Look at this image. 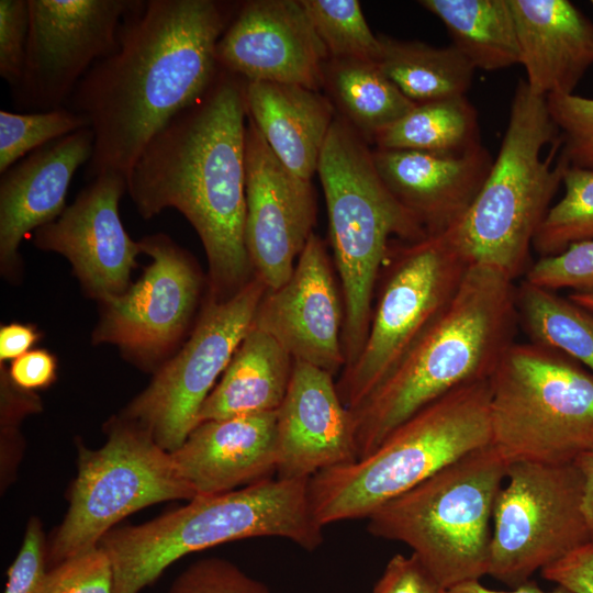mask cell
Masks as SVG:
<instances>
[{"mask_svg": "<svg viewBox=\"0 0 593 593\" xmlns=\"http://www.w3.org/2000/svg\"><path fill=\"white\" fill-rule=\"evenodd\" d=\"M236 11L216 0H134L118 48L90 68L66 105L94 135L87 179L127 178L149 141L209 90L221 70L217 42Z\"/></svg>", "mask_w": 593, "mask_h": 593, "instance_id": "cell-1", "label": "cell"}, {"mask_svg": "<svg viewBox=\"0 0 593 593\" xmlns=\"http://www.w3.org/2000/svg\"><path fill=\"white\" fill-rule=\"evenodd\" d=\"M246 80L221 69L197 101L149 141L126 178L143 219L174 208L193 226L209 265V299L254 277L245 243Z\"/></svg>", "mask_w": 593, "mask_h": 593, "instance_id": "cell-2", "label": "cell"}, {"mask_svg": "<svg viewBox=\"0 0 593 593\" xmlns=\"http://www.w3.org/2000/svg\"><path fill=\"white\" fill-rule=\"evenodd\" d=\"M518 328L515 281L497 267L471 264L445 311L379 387L350 411L358 459L451 390L490 379Z\"/></svg>", "mask_w": 593, "mask_h": 593, "instance_id": "cell-3", "label": "cell"}, {"mask_svg": "<svg viewBox=\"0 0 593 593\" xmlns=\"http://www.w3.org/2000/svg\"><path fill=\"white\" fill-rule=\"evenodd\" d=\"M309 482L269 478L197 496L143 524L112 528L99 546L113 567L114 593H139L183 556L233 540L280 537L315 550L323 527L313 516Z\"/></svg>", "mask_w": 593, "mask_h": 593, "instance_id": "cell-4", "label": "cell"}, {"mask_svg": "<svg viewBox=\"0 0 593 593\" xmlns=\"http://www.w3.org/2000/svg\"><path fill=\"white\" fill-rule=\"evenodd\" d=\"M317 174L345 309V369L365 346L392 237L412 242L428 234L387 188L366 139L342 116H336L331 126Z\"/></svg>", "mask_w": 593, "mask_h": 593, "instance_id": "cell-5", "label": "cell"}, {"mask_svg": "<svg viewBox=\"0 0 593 593\" xmlns=\"http://www.w3.org/2000/svg\"><path fill=\"white\" fill-rule=\"evenodd\" d=\"M546 97L516 86L497 156L451 233L470 264L497 267L514 281L532 266L534 236L569 168Z\"/></svg>", "mask_w": 593, "mask_h": 593, "instance_id": "cell-6", "label": "cell"}, {"mask_svg": "<svg viewBox=\"0 0 593 593\" xmlns=\"http://www.w3.org/2000/svg\"><path fill=\"white\" fill-rule=\"evenodd\" d=\"M489 379L465 383L398 426L370 455L310 478L321 527L368 518L461 457L490 445Z\"/></svg>", "mask_w": 593, "mask_h": 593, "instance_id": "cell-7", "label": "cell"}, {"mask_svg": "<svg viewBox=\"0 0 593 593\" xmlns=\"http://www.w3.org/2000/svg\"><path fill=\"white\" fill-rule=\"evenodd\" d=\"M506 461L488 445L445 467L368 516L374 537L411 548L444 588L488 574L494 504Z\"/></svg>", "mask_w": 593, "mask_h": 593, "instance_id": "cell-8", "label": "cell"}, {"mask_svg": "<svg viewBox=\"0 0 593 593\" xmlns=\"http://www.w3.org/2000/svg\"><path fill=\"white\" fill-rule=\"evenodd\" d=\"M489 383L490 445L507 465L569 463L593 449V372L573 358L515 340Z\"/></svg>", "mask_w": 593, "mask_h": 593, "instance_id": "cell-9", "label": "cell"}, {"mask_svg": "<svg viewBox=\"0 0 593 593\" xmlns=\"http://www.w3.org/2000/svg\"><path fill=\"white\" fill-rule=\"evenodd\" d=\"M470 265L450 230L403 242L396 248L391 245L365 346L336 383L348 410L359 406L379 387L445 311Z\"/></svg>", "mask_w": 593, "mask_h": 593, "instance_id": "cell-10", "label": "cell"}, {"mask_svg": "<svg viewBox=\"0 0 593 593\" xmlns=\"http://www.w3.org/2000/svg\"><path fill=\"white\" fill-rule=\"evenodd\" d=\"M98 449L78 446V472L68 511L47 547V566L99 545L127 515L170 500L197 495L179 473L171 452L136 423L112 417Z\"/></svg>", "mask_w": 593, "mask_h": 593, "instance_id": "cell-11", "label": "cell"}, {"mask_svg": "<svg viewBox=\"0 0 593 593\" xmlns=\"http://www.w3.org/2000/svg\"><path fill=\"white\" fill-rule=\"evenodd\" d=\"M493 510L488 574L517 588L590 544L577 465L512 462Z\"/></svg>", "mask_w": 593, "mask_h": 593, "instance_id": "cell-12", "label": "cell"}, {"mask_svg": "<svg viewBox=\"0 0 593 593\" xmlns=\"http://www.w3.org/2000/svg\"><path fill=\"white\" fill-rule=\"evenodd\" d=\"M266 291L255 276L224 301L208 298L189 339L120 415L144 428L164 450H177L198 425L202 404L251 327Z\"/></svg>", "mask_w": 593, "mask_h": 593, "instance_id": "cell-13", "label": "cell"}, {"mask_svg": "<svg viewBox=\"0 0 593 593\" xmlns=\"http://www.w3.org/2000/svg\"><path fill=\"white\" fill-rule=\"evenodd\" d=\"M134 0H29L30 26L18 109L67 105L90 68L118 48L123 16Z\"/></svg>", "mask_w": 593, "mask_h": 593, "instance_id": "cell-14", "label": "cell"}, {"mask_svg": "<svg viewBox=\"0 0 593 593\" xmlns=\"http://www.w3.org/2000/svg\"><path fill=\"white\" fill-rule=\"evenodd\" d=\"M138 242L152 261L125 292L101 302L92 342L116 345L135 361L150 366L184 335L202 277L190 255L169 236L153 234Z\"/></svg>", "mask_w": 593, "mask_h": 593, "instance_id": "cell-15", "label": "cell"}, {"mask_svg": "<svg viewBox=\"0 0 593 593\" xmlns=\"http://www.w3.org/2000/svg\"><path fill=\"white\" fill-rule=\"evenodd\" d=\"M247 119L245 243L254 275L275 290L289 280L313 234L316 199L311 180L290 171Z\"/></svg>", "mask_w": 593, "mask_h": 593, "instance_id": "cell-16", "label": "cell"}, {"mask_svg": "<svg viewBox=\"0 0 593 593\" xmlns=\"http://www.w3.org/2000/svg\"><path fill=\"white\" fill-rule=\"evenodd\" d=\"M125 191L123 175L101 174L89 180L59 217L34 231V245L68 259L85 292L100 303L126 291L142 253L120 217Z\"/></svg>", "mask_w": 593, "mask_h": 593, "instance_id": "cell-17", "label": "cell"}, {"mask_svg": "<svg viewBox=\"0 0 593 593\" xmlns=\"http://www.w3.org/2000/svg\"><path fill=\"white\" fill-rule=\"evenodd\" d=\"M344 301L325 243L312 234L289 280L265 292L253 326L272 336L295 361L332 376L344 369Z\"/></svg>", "mask_w": 593, "mask_h": 593, "instance_id": "cell-18", "label": "cell"}, {"mask_svg": "<svg viewBox=\"0 0 593 593\" xmlns=\"http://www.w3.org/2000/svg\"><path fill=\"white\" fill-rule=\"evenodd\" d=\"M328 53L300 0L240 4L216 45L221 69L246 81L323 88Z\"/></svg>", "mask_w": 593, "mask_h": 593, "instance_id": "cell-19", "label": "cell"}, {"mask_svg": "<svg viewBox=\"0 0 593 593\" xmlns=\"http://www.w3.org/2000/svg\"><path fill=\"white\" fill-rule=\"evenodd\" d=\"M279 479H304L358 459L353 413L334 376L293 360L286 396L277 410Z\"/></svg>", "mask_w": 593, "mask_h": 593, "instance_id": "cell-20", "label": "cell"}, {"mask_svg": "<svg viewBox=\"0 0 593 593\" xmlns=\"http://www.w3.org/2000/svg\"><path fill=\"white\" fill-rule=\"evenodd\" d=\"M94 135L90 127L60 137L29 154L0 179V268L14 277L22 239L55 221L67 208L66 194L77 169L88 164Z\"/></svg>", "mask_w": 593, "mask_h": 593, "instance_id": "cell-21", "label": "cell"}, {"mask_svg": "<svg viewBox=\"0 0 593 593\" xmlns=\"http://www.w3.org/2000/svg\"><path fill=\"white\" fill-rule=\"evenodd\" d=\"M372 158L387 188L428 235L461 222L494 160L483 145L461 155L377 148Z\"/></svg>", "mask_w": 593, "mask_h": 593, "instance_id": "cell-22", "label": "cell"}, {"mask_svg": "<svg viewBox=\"0 0 593 593\" xmlns=\"http://www.w3.org/2000/svg\"><path fill=\"white\" fill-rule=\"evenodd\" d=\"M276 425L277 411L206 421L171 456L197 496L226 493L276 472Z\"/></svg>", "mask_w": 593, "mask_h": 593, "instance_id": "cell-23", "label": "cell"}, {"mask_svg": "<svg viewBox=\"0 0 593 593\" xmlns=\"http://www.w3.org/2000/svg\"><path fill=\"white\" fill-rule=\"evenodd\" d=\"M519 65L540 97L572 94L593 65V22L568 0H508Z\"/></svg>", "mask_w": 593, "mask_h": 593, "instance_id": "cell-24", "label": "cell"}, {"mask_svg": "<svg viewBox=\"0 0 593 593\" xmlns=\"http://www.w3.org/2000/svg\"><path fill=\"white\" fill-rule=\"evenodd\" d=\"M247 113L280 161L311 180L336 118L327 97L303 86L246 81Z\"/></svg>", "mask_w": 593, "mask_h": 593, "instance_id": "cell-25", "label": "cell"}, {"mask_svg": "<svg viewBox=\"0 0 593 593\" xmlns=\"http://www.w3.org/2000/svg\"><path fill=\"white\" fill-rule=\"evenodd\" d=\"M293 359L269 334L251 325L201 406L198 424L276 412L291 379Z\"/></svg>", "mask_w": 593, "mask_h": 593, "instance_id": "cell-26", "label": "cell"}, {"mask_svg": "<svg viewBox=\"0 0 593 593\" xmlns=\"http://www.w3.org/2000/svg\"><path fill=\"white\" fill-rule=\"evenodd\" d=\"M446 26L452 44L474 69L519 65V46L508 0H421Z\"/></svg>", "mask_w": 593, "mask_h": 593, "instance_id": "cell-27", "label": "cell"}, {"mask_svg": "<svg viewBox=\"0 0 593 593\" xmlns=\"http://www.w3.org/2000/svg\"><path fill=\"white\" fill-rule=\"evenodd\" d=\"M323 88L365 139H373L415 107L376 63L328 58Z\"/></svg>", "mask_w": 593, "mask_h": 593, "instance_id": "cell-28", "label": "cell"}, {"mask_svg": "<svg viewBox=\"0 0 593 593\" xmlns=\"http://www.w3.org/2000/svg\"><path fill=\"white\" fill-rule=\"evenodd\" d=\"M383 74L415 104L465 97L474 68L454 46L379 36Z\"/></svg>", "mask_w": 593, "mask_h": 593, "instance_id": "cell-29", "label": "cell"}, {"mask_svg": "<svg viewBox=\"0 0 593 593\" xmlns=\"http://www.w3.org/2000/svg\"><path fill=\"white\" fill-rule=\"evenodd\" d=\"M378 148L461 155L480 145L478 114L467 97L415 104L378 133Z\"/></svg>", "mask_w": 593, "mask_h": 593, "instance_id": "cell-30", "label": "cell"}, {"mask_svg": "<svg viewBox=\"0 0 593 593\" xmlns=\"http://www.w3.org/2000/svg\"><path fill=\"white\" fill-rule=\"evenodd\" d=\"M516 310L529 342L557 349L593 372V312L525 279L516 284Z\"/></svg>", "mask_w": 593, "mask_h": 593, "instance_id": "cell-31", "label": "cell"}, {"mask_svg": "<svg viewBox=\"0 0 593 593\" xmlns=\"http://www.w3.org/2000/svg\"><path fill=\"white\" fill-rule=\"evenodd\" d=\"M562 183V199L551 205L533 239L539 258L593 239V170L569 167Z\"/></svg>", "mask_w": 593, "mask_h": 593, "instance_id": "cell-32", "label": "cell"}, {"mask_svg": "<svg viewBox=\"0 0 593 593\" xmlns=\"http://www.w3.org/2000/svg\"><path fill=\"white\" fill-rule=\"evenodd\" d=\"M329 58L378 64L381 42L357 0H300Z\"/></svg>", "mask_w": 593, "mask_h": 593, "instance_id": "cell-33", "label": "cell"}, {"mask_svg": "<svg viewBox=\"0 0 593 593\" xmlns=\"http://www.w3.org/2000/svg\"><path fill=\"white\" fill-rule=\"evenodd\" d=\"M90 127L89 120L67 107L31 113L0 111V172L38 148Z\"/></svg>", "mask_w": 593, "mask_h": 593, "instance_id": "cell-34", "label": "cell"}, {"mask_svg": "<svg viewBox=\"0 0 593 593\" xmlns=\"http://www.w3.org/2000/svg\"><path fill=\"white\" fill-rule=\"evenodd\" d=\"M546 99L559 130V155L571 168L593 170V98L552 93Z\"/></svg>", "mask_w": 593, "mask_h": 593, "instance_id": "cell-35", "label": "cell"}, {"mask_svg": "<svg viewBox=\"0 0 593 593\" xmlns=\"http://www.w3.org/2000/svg\"><path fill=\"white\" fill-rule=\"evenodd\" d=\"M528 282L552 291L593 293V239L571 245L561 254L541 257L526 275Z\"/></svg>", "mask_w": 593, "mask_h": 593, "instance_id": "cell-36", "label": "cell"}, {"mask_svg": "<svg viewBox=\"0 0 593 593\" xmlns=\"http://www.w3.org/2000/svg\"><path fill=\"white\" fill-rule=\"evenodd\" d=\"M43 593H114V572L99 545L47 571Z\"/></svg>", "mask_w": 593, "mask_h": 593, "instance_id": "cell-37", "label": "cell"}, {"mask_svg": "<svg viewBox=\"0 0 593 593\" xmlns=\"http://www.w3.org/2000/svg\"><path fill=\"white\" fill-rule=\"evenodd\" d=\"M168 593H270L260 581L233 562L205 558L189 566L172 582Z\"/></svg>", "mask_w": 593, "mask_h": 593, "instance_id": "cell-38", "label": "cell"}, {"mask_svg": "<svg viewBox=\"0 0 593 593\" xmlns=\"http://www.w3.org/2000/svg\"><path fill=\"white\" fill-rule=\"evenodd\" d=\"M29 26V0L0 1V76L11 90L23 74Z\"/></svg>", "mask_w": 593, "mask_h": 593, "instance_id": "cell-39", "label": "cell"}, {"mask_svg": "<svg viewBox=\"0 0 593 593\" xmlns=\"http://www.w3.org/2000/svg\"><path fill=\"white\" fill-rule=\"evenodd\" d=\"M47 548L42 523L29 521L21 548L8 570L4 593H43L47 575Z\"/></svg>", "mask_w": 593, "mask_h": 593, "instance_id": "cell-40", "label": "cell"}, {"mask_svg": "<svg viewBox=\"0 0 593 593\" xmlns=\"http://www.w3.org/2000/svg\"><path fill=\"white\" fill-rule=\"evenodd\" d=\"M444 588L415 555H395L387 563L372 593H441Z\"/></svg>", "mask_w": 593, "mask_h": 593, "instance_id": "cell-41", "label": "cell"}, {"mask_svg": "<svg viewBox=\"0 0 593 593\" xmlns=\"http://www.w3.org/2000/svg\"><path fill=\"white\" fill-rule=\"evenodd\" d=\"M541 575L573 593H593V544H586L544 568Z\"/></svg>", "mask_w": 593, "mask_h": 593, "instance_id": "cell-42", "label": "cell"}, {"mask_svg": "<svg viewBox=\"0 0 593 593\" xmlns=\"http://www.w3.org/2000/svg\"><path fill=\"white\" fill-rule=\"evenodd\" d=\"M8 374L14 385L33 392L56 380L57 360L45 349H33L12 360Z\"/></svg>", "mask_w": 593, "mask_h": 593, "instance_id": "cell-43", "label": "cell"}, {"mask_svg": "<svg viewBox=\"0 0 593 593\" xmlns=\"http://www.w3.org/2000/svg\"><path fill=\"white\" fill-rule=\"evenodd\" d=\"M40 334L31 324L10 323L0 328V361L14 360L30 351Z\"/></svg>", "mask_w": 593, "mask_h": 593, "instance_id": "cell-44", "label": "cell"}, {"mask_svg": "<svg viewBox=\"0 0 593 593\" xmlns=\"http://www.w3.org/2000/svg\"><path fill=\"white\" fill-rule=\"evenodd\" d=\"M574 463L583 477L582 512L593 544V449L579 456Z\"/></svg>", "mask_w": 593, "mask_h": 593, "instance_id": "cell-45", "label": "cell"}, {"mask_svg": "<svg viewBox=\"0 0 593 593\" xmlns=\"http://www.w3.org/2000/svg\"><path fill=\"white\" fill-rule=\"evenodd\" d=\"M441 593H573L564 586L558 585L552 591L541 590L534 581H528L512 591H493L483 586L479 580H470L444 589Z\"/></svg>", "mask_w": 593, "mask_h": 593, "instance_id": "cell-46", "label": "cell"}, {"mask_svg": "<svg viewBox=\"0 0 593 593\" xmlns=\"http://www.w3.org/2000/svg\"><path fill=\"white\" fill-rule=\"evenodd\" d=\"M568 296L574 303L593 312V293H570Z\"/></svg>", "mask_w": 593, "mask_h": 593, "instance_id": "cell-47", "label": "cell"}, {"mask_svg": "<svg viewBox=\"0 0 593 593\" xmlns=\"http://www.w3.org/2000/svg\"><path fill=\"white\" fill-rule=\"evenodd\" d=\"M590 3H591V4H592V7H593V0H592V1H590Z\"/></svg>", "mask_w": 593, "mask_h": 593, "instance_id": "cell-48", "label": "cell"}]
</instances>
